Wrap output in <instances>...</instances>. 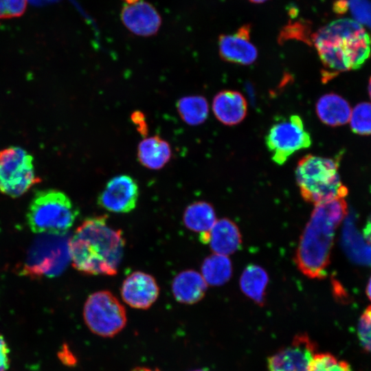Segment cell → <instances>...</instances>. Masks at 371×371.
Masks as SVG:
<instances>
[{
	"label": "cell",
	"mask_w": 371,
	"mask_h": 371,
	"mask_svg": "<svg viewBox=\"0 0 371 371\" xmlns=\"http://www.w3.org/2000/svg\"><path fill=\"white\" fill-rule=\"evenodd\" d=\"M315 109L319 120L331 126L348 122L352 111L344 98L333 93L321 96L316 103Z\"/></svg>",
	"instance_id": "d6986e66"
},
{
	"label": "cell",
	"mask_w": 371,
	"mask_h": 371,
	"mask_svg": "<svg viewBox=\"0 0 371 371\" xmlns=\"http://www.w3.org/2000/svg\"><path fill=\"white\" fill-rule=\"evenodd\" d=\"M121 20L129 31L141 36L155 34L161 23L157 10L150 3L142 0L126 4L121 11Z\"/></svg>",
	"instance_id": "4fadbf2b"
},
{
	"label": "cell",
	"mask_w": 371,
	"mask_h": 371,
	"mask_svg": "<svg viewBox=\"0 0 371 371\" xmlns=\"http://www.w3.org/2000/svg\"><path fill=\"white\" fill-rule=\"evenodd\" d=\"M250 28L245 25L236 32L219 36L220 56L227 62L243 65L254 63L258 57V50L250 41Z\"/></svg>",
	"instance_id": "5bb4252c"
},
{
	"label": "cell",
	"mask_w": 371,
	"mask_h": 371,
	"mask_svg": "<svg viewBox=\"0 0 371 371\" xmlns=\"http://www.w3.org/2000/svg\"><path fill=\"white\" fill-rule=\"evenodd\" d=\"M30 1L32 2V3L38 5H44L47 3H49L55 0H30Z\"/></svg>",
	"instance_id": "d6a6232c"
},
{
	"label": "cell",
	"mask_w": 371,
	"mask_h": 371,
	"mask_svg": "<svg viewBox=\"0 0 371 371\" xmlns=\"http://www.w3.org/2000/svg\"><path fill=\"white\" fill-rule=\"evenodd\" d=\"M200 240L209 244L214 254L225 256L236 252L242 244L238 226L227 218L216 221L208 232L200 234Z\"/></svg>",
	"instance_id": "9a60e30c"
},
{
	"label": "cell",
	"mask_w": 371,
	"mask_h": 371,
	"mask_svg": "<svg viewBox=\"0 0 371 371\" xmlns=\"http://www.w3.org/2000/svg\"><path fill=\"white\" fill-rule=\"evenodd\" d=\"M201 272L207 284L211 286L223 285L232 276V262L227 256L214 254L204 260Z\"/></svg>",
	"instance_id": "7402d4cb"
},
{
	"label": "cell",
	"mask_w": 371,
	"mask_h": 371,
	"mask_svg": "<svg viewBox=\"0 0 371 371\" xmlns=\"http://www.w3.org/2000/svg\"><path fill=\"white\" fill-rule=\"evenodd\" d=\"M338 168V161L335 159L311 154L300 159L295 175L303 199L317 205L344 198L348 189L341 181Z\"/></svg>",
	"instance_id": "277c9868"
},
{
	"label": "cell",
	"mask_w": 371,
	"mask_h": 371,
	"mask_svg": "<svg viewBox=\"0 0 371 371\" xmlns=\"http://www.w3.org/2000/svg\"><path fill=\"white\" fill-rule=\"evenodd\" d=\"M159 288L155 279L142 271H134L124 280L121 295L131 307L148 309L157 300Z\"/></svg>",
	"instance_id": "7c38bea8"
},
{
	"label": "cell",
	"mask_w": 371,
	"mask_h": 371,
	"mask_svg": "<svg viewBox=\"0 0 371 371\" xmlns=\"http://www.w3.org/2000/svg\"><path fill=\"white\" fill-rule=\"evenodd\" d=\"M132 371H161L158 368H150L148 367L139 366L135 368Z\"/></svg>",
	"instance_id": "1f68e13d"
},
{
	"label": "cell",
	"mask_w": 371,
	"mask_h": 371,
	"mask_svg": "<svg viewBox=\"0 0 371 371\" xmlns=\"http://www.w3.org/2000/svg\"><path fill=\"white\" fill-rule=\"evenodd\" d=\"M309 371H352L350 366L344 361H339L328 353L317 354L311 363Z\"/></svg>",
	"instance_id": "d4e9b609"
},
{
	"label": "cell",
	"mask_w": 371,
	"mask_h": 371,
	"mask_svg": "<svg viewBox=\"0 0 371 371\" xmlns=\"http://www.w3.org/2000/svg\"><path fill=\"white\" fill-rule=\"evenodd\" d=\"M207 283L202 275L192 269L178 273L172 282V292L175 300L182 304H192L199 302L207 291Z\"/></svg>",
	"instance_id": "e0dca14e"
},
{
	"label": "cell",
	"mask_w": 371,
	"mask_h": 371,
	"mask_svg": "<svg viewBox=\"0 0 371 371\" xmlns=\"http://www.w3.org/2000/svg\"><path fill=\"white\" fill-rule=\"evenodd\" d=\"M83 318L88 328L102 337H113L126 326L124 306L108 291L91 293L83 308Z\"/></svg>",
	"instance_id": "52a82bcc"
},
{
	"label": "cell",
	"mask_w": 371,
	"mask_h": 371,
	"mask_svg": "<svg viewBox=\"0 0 371 371\" xmlns=\"http://www.w3.org/2000/svg\"><path fill=\"white\" fill-rule=\"evenodd\" d=\"M58 355L60 359L66 365H73L76 362L74 356L67 346H64Z\"/></svg>",
	"instance_id": "f546056e"
},
{
	"label": "cell",
	"mask_w": 371,
	"mask_h": 371,
	"mask_svg": "<svg viewBox=\"0 0 371 371\" xmlns=\"http://www.w3.org/2000/svg\"><path fill=\"white\" fill-rule=\"evenodd\" d=\"M268 282L267 271L262 267L252 264L243 270L240 278V287L246 296L262 305L265 302Z\"/></svg>",
	"instance_id": "ffe728a7"
},
{
	"label": "cell",
	"mask_w": 371,
	"mask_h": 371,
	"mask_svg": "<svg viewBox=\"0 0 371 371\" xmlns=\"http://www.w3.org/2000/svg\"><path fill=\"white\" fill-rule=\"evenodd\" d=\"M78 210L64 192L47 189L38 191L27 208V223L36 234L65 235Z\"/></svg>",
	"instance_id": "5b68a950"
},
{
	"label": "cell",
	"mask_w": 371,
	"mask_h": 371,
	"mask_svg": "<svg viewBox=\"0 0 371 371\" xmlns=\"http://www.w3.org/2000/svg\"><path fill=\"white\" fill-rule=\"evenodd\" d=\"M349 122L355 133L371 135V103L361 102L357 104L351 111Z\"/></svg>",
	"instance_id": "cb8c5ba5"
},
{
	"label": "cell",
	"mask_w": 371,
	"mask_h": 371,
	"mask_svg": "<svg viewBox=\"0 0 371 371\" xmlns=\"http://www.w3.org/2000/svg\"><path fill=\"white\" fill-rule=\"evenodd\" d=\"M254 3H262L266 1L267 0H249Z\"/></svg>",
	"instance_id": "8d00e7d4"
},
{
	"label": "cell",
	"mask_w": 371,
	"mask_h": 371,
	"mask_svg": "<svg viewBox=\"0 0 371 371\" xmlns=\"http://www.w3.org/2000/svg\"><path fill=\"white\" fill-rule=\"evenodd\" d=\"M212 110L219 122L232 126L239 124L245 119L247 113V104L240 92L224 90L214 96Z\"/></svg>",
	"instance_id": "2e32d148"
},
{
	"label": "cell",
	"mask_w": 371,
	"mask_h": 371,
	"mask_svg": "<svg viewBox=\"0 0 371 371\" xmlns=\"http://www.w3.org/2000/svg\"><path fill=\"white\" fill-rule=\"evenodd\" d=\"M347 214L344 198L315 205L295 255L297 269L312 279L326 276L337 227Z\"/></svg>",
	"instance_id": "3957f363"
},
{
	"label": "cell",
	"mask_w": 371,
	"mask_h": 371,
	"mask_svg": "<svg viewBox=\"0 0 371 371\" xmlns=\"http://www.w3.org/2000/svg\"><path fill=\"white\" fill-rule=\"evenodd\" d=\"M124 245L122 231L108 225L106 215L84 220L68 241L73 267L87 275H115Z\"/></svg>",
	"instance_id": "6da1fadb"
},
{
	"label": "cell",
	"mask_w": 371,
	"mask_h": 371,
	"mask_svg": "<svg viewBox=\"0 0 371 371\" xmlns=\"http://www.w3.org/2000/svg\"><path fill=\"white\" fill-rule=\"evenodd\" d=\"M46 235V234H45ZM36 240L30 249L21 274L30 278L60 274L70 258L68 241L64 235L47 234Z\"/></svg>",
	"instance_id": "ba28073f"
},
{
	"label": "cell",
	"mask_w": 371,
	"mask_h": 371,
	"mask_svg": "<svg viewBox=\"0 0 371 371\" xmlns=\"http://www.w3.org/2000/svg\"><path fill=\"white\" fill-rule=\"evenodd\" d=\"M358 336L363 348L371 352V306L364 311L360 317Z\"/></svg>",
	"instance_id": "4316f807"
},
{
	"label": "cell",
	"mask_w": 371,
	"mask_h": 371,
	"mask_svg": "<svg viewBox=\"0 0 371 371\" xmlns=\"http://www.w3.org/2000/svg\"><path fill=\"white\" fill-rule=\"evenodd\" d=\"M10 350L4 337L0 334V371H7L10 366Z\"/></svg>",
	"instance_id": "83f0119b"
},
{
	"label": "cell",
	"mask_w": 371,
	"mask_h": 371,
	"mask_svg": "<svg viewBox=\"0 0 371 371\" xmlns=\"http://www.w3.org/2000/svg\"><path fill=\"white\" fill-rule=\"evenodd\" d=\"M41 181L35 172L34 158L26 150L9 146L0 150L1 193L17 198Z\"/></svg>",
	"instance_id": "8992f818"
},
{
	"label": "cell",
	"mask_w": 371,
	"mask_h": 371,
	"mask_svg": "<svg viewBox=\"0 0 371 371\" xmlns=\"http://www.w3.org/2000/svg\"><path fill=\"white\" fill-rule=\"evenodd\" d=\"M265 144L273 161L282 165L294 153L310 147L311 138L301 117L291 115L271 126L265 136Z\"/></svg>",
	"instance_id": "9c48e42d"
},
{
	"label": "cell",
	"mask_w": 371,
	"mask_h": 371,
	"mask_svg": "<svg viewBox=\"0 0 371 371\" xmlns=\"http://www.w3.org/2000/svg\"><path fill=\"white\" fill-rule=\"evenodd\" d=\"M177 109L184 122L196 126L203 124L207 119L209 106L204 97L190 95L181 98L177 101Z\"/></svg>",
	"instance_id": "603a6c76"
},
{
	"label": "cell",
	"mask_w": 371,
	"mask_h": 371,
	"mask_svg": "<svg viewBox=\"0 0 371 371\" xmlns=\"http://www.w3.org/2000/svg\"><path fill=\"white\" fill-rule=\"evenodd\" d=\"M315 355L311 339L306 335H297L290 344L269 358V371H309Z\"/></svg>",
	"instance_id": "30bf717a"
},
{
	"label": "cell",
	"mask_w": 371,
	"mask_h": 371,
	"mask_svg": "<svg viewBox=\"0 0 371 371\" xmlns=\"http://www.w3.org/2000/svg\"><path fill=\"white\" fill-rule=\"evenodd\" d=\"M366 293H367V295H368V298L371 301V277H370V280L368 281V284L367 289H366Z\"/></svg>",
	"instance_id": "836d02e7"
},
{
	"label": "cell",
	"mask_w": 371,
	"mask_h": 371,
	"mask_svg": "<svg viewBox=\"0 0 371 371\" xmlns=\"http://www.w3.org/2000/svg\"><path fill=\"white\" fill-rule=\"evenodd\" d=\"M191 371H208L207 370H205V369H197V370H191Z\"/></svg>",
	"instance_id": "74e56055"
},
{
	"label": "cell",
	"mask_w": 371,
	"mask_h": 371,
	"mask_svg": "<svg viewBox=\"0 0 371 371\" xmlns=\"http://www.w3.org/2000/svg\"><path fill=\"white\" fill-rule=\"evenodd\" d=\"M171 156L169 143L158 135L144 139L137 146V159L148 169L162 168L170 160Z\"/></svg>",
	"instance_id": "ac0fdd59"
},
{
	"label": "cell",
	"mask_w": 371,
	"mask_h": 371,
	"mask_svg": "<svg viewBox=\"0 0 371 371\" xmlns=\"http://www.w3.org/2000/svg\"><path fill=\"white\" fill-rule=\"evenodd\" d=\"M131 120L133 123L137 126L138 131L142 135H146L147 133V124L145 121L144 115L142 112H133L131 115Z\"/></svg>",
	"instance_id": "f1b7e54d"
},
{
	"label": "cell",
	"mask_w": 371,
	"mask_h": 371,
	"mask_svg": "<svg viewBox=\"0 0 371 371\" xmlns=\"http://www.w3.org/2000/svg\"><path fill=\"white\" fill-rule=\"evenodd\" d=\"M139 188L136 181L126 175L110 179L100 194V206L115 213H128L136 207Z\"/></svg>",
	"instance_id": "8fae6325"
},
{
	"label": "cell",
	"mask_w": 371,
	"mask_h": 371,
	"mask_svg": "<svg viewBox=\"0 0 371 371\" xmlns=\"http://www.w3.org/2000/svg\"><path fill=\"white\" fill-rule=\"evenodd\" d=\"M27 0H0V19L21 16L27 8Z\"/></svg>",
	"instance_id": "484cf974"
},
{
	"label": "cell",
	"mask_w": 371,
	"mask_h": 371,
	"mask_svg": "<svg viewBox=\"0 0 371 371\" xmlns=\"http://www.w3.org/2000/svg\"><path fill=\"white\" fill-rule=\"evenodd\" d=\"M368 91H369V95H370V99H371V77H370V80H369Z\"/></svg>",
	"instance_id": "d590c367"
},
{
	"label": "cell",
	"mask_w": 371,
	"mask_h": 371,
	"mask_svg": "<svg viewBox=\"0 0 371 371\" xmlns=\"http://www.w3.org/2000/svg\"><path fill=\"white\" fill-rule=\"evenodd\" d=\"M313 45L323 65L322 80L361 67L370 56V38L357 21L341 19L319 29Z\"/></svg>",
	"instance_id": "7a4b0ae2"
},
{
	"label": "cell",
	"mask_w": 371,
	"mask_h": 371,
	"mask_svg": "<svg viewBox=\"0 0 371 371\" xmlns=\"http://www.w3.org/2000/svg\"><path fill=\"white\" fill-rule=\"evenodd\" d=\"M365 239L371 244V214L370 215L367 223L363 230Z\"/></svg>",
	"instance_id": "4dcf8cb0"
},
{
	"label": "cell",
	"mask_w": 371,
	"mask_h": 371,
	"mask_svg": "<svg viewBox=\"0 0 371 371\" xmlns=\"http://www.w3.org/2000/svg\"><path fill=\"white\" fill-rule=\"evenodd\" d=\"M183 221L185 226L191 231L200 234H205L216 221L214 209L207 202H194L186 208Z\"/></svg>",
	"instance_id": "44dd1931"
},
{
	"label": "cell",
	"mask_w": 371,
	"mask_h": 371,
	"mask_svg": "<svg viewBox=\"0 0 371 371\" xmlns=\"http://www.w3.org/2000/svg\"><path fill=\"white\" fill-rule=\"evenodd\" d=\"M126 4H133L137 3L141 0H124Z\"/></svg>",
	"instance_id": "e575fe53"
}]
</instances>
